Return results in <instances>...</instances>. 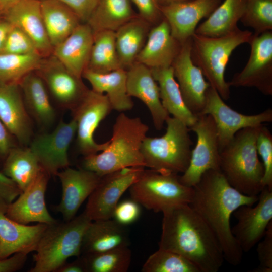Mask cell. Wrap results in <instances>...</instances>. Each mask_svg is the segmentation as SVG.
<instances>
[{"label":"cell","mask_w":272,"mask_h":272,"mask_svg":"<svg viewBox=\"0 0 272 272\" xmlns=\"http://www.w3.org/2000/svg\"><path fill=\"white\" fill-rule=\"evenodd\" d=\"M258 199V196L244 195L232 187L219 170L207 171L193 187L189 205L217 238L224 260L233 266L241 262L243 252L231 231V215L240 207L254 205Z\"/></svg>","instance_id":"obj_1"},{"label":"cell","mask_w":272,"mask_h":272,"mask_svg":"<svg viewBox=\"0 0 272 272\" xmlns=\"http://www.w3.org/2000/svg\"><path fill=\"white\" fill-rule=\"evenodd\" d=\"M159 248L177 253L199 272H217L225 260L221 246L210 228L189 204L162 212Z\"/></svg>","instance_id":"obj_2"},{"label":"cell","mask_w":272,"mask_h":272,"mask_svg":"<svg viewBox=\"0 0 272 272\" xmlns=\"http://www.w3.org/2000/svg\"><path fill=\"white\" fill-rule=\"evenodd\" d=\"M149 129L140 118L121 112L115 119L107 147L84 157L82 168L102 177L127 167H145L141 147Z\"/></svg>","instance_id":"obj_3"},{"label":"cell","mask_w":272,"mask_h":272,"mask_svg":"<svg viewBox=\"0 0 272 272\" xmlns=\"http://www.w3.org/2000/svg\"><path fill=\"white\" fill-rule=\"evenodd\" d=\"M262 125L240 130L220 151V171L232 187L248 196H258L264 188V167L256 147Z\"/></svg>","instance_id":"obj_4"},{"label":"cell","mask_w":272,"mask_h":272,"mask_svg":"<svg viewBox=\"0 0 272 272\" xmlns=\"http://www.w3.org/2000/svg\"><path fill=\"white\" fill-rule=\"evenodd\" d=\"M253 33L238 28L226 35L208 37L194 33L191 37V57L210 86L224 100L230 98V86L225 79V72L233 51L248 43Z\"/></svg>","instance_id":"obj_5"},{"label":"cell","mask_w":272,"mask_h":272,"mask_svg":"<svg viewBox=\"0 0 272 272\" xmlns=\"http://www.w3.org/2000/svg\"><path fill=\"white\" fill-rule=\"evenodd\" d=\"M92 221L84 212L71 220L49 225L33 255L30 272H56L71 257L81 255L85 232Z\"/></svg>","instance_id":"obj_6"},{"label":"cell","mask_w":272,"mask_h":272,"mask_svg":"<svg viewBox=\"0 0 272 272\" xmlns=\"http://www.w3.org/2000/svg\"><path fill=\"white\" fill-rule=\"evenodd\" d=\"M165 123L164 134L146 137L142 143L145 167L161 173L182 174L189 166L192 149L190 129L173 117L169 116Z\"/></svg>","instance_id":"obj_7"},{"label":"cell","mask_w":272,"mask_h":272,"mask_svg":"<svg viewBox=\"0 0 272 272\" xmlns=\"http://www.w3.org/2000/svg\"><path fill=\"white\" fill-rule=\"evenodd\" d=\"M179 176L145 169L129 188L131 199L156 213L189 204L193 187L183 184Z\"/></svg>","instance_id":"obj_8"},{"label":"cell","mask_w":272,"mask_h":272,"mask_svg":"<svg viewBox=\"0 0 272 272\" xmlns=\"http://www.w3.org/2000/svg\"><path fill=\"white\" fill-rule=\"evenodd\" d=\"M189 129L195 133L196 143L192 149L189 166L179 179L184 185L193 187L207 171L220 170V150L216 124L211 115H197Z\"/></svg>","instance_id":"obj_9"},{"label":"cell","mask_w":272,"mask_h":272,"mask_svg":"<svg viewBox=\"0 0 272 272\" xmlns=\"http://www.w3.org/2000/svg\"><path fill=\"white\" fill-rule=\"evenodd\" d=\"M113 110L105 94L89 90L77 106L72 111L77 124V144L84 157L104 150L109 140L97 143L94 133L100 123Z\"/></svg>","instance_id":"obj_10"},{"label":"cell","mask_w":272,"mask_h":272,"mask_svg":"<svg viewBox=\"0 0 272 272\" xmlns=\"http://www.w3.org/2000/svg\"><path fill=\"white\" fill-rule=\"evenodd\" d=\"M144 168L127 167L102 176L88 198L84 211L86 215L91 221L112 218L120 198L139 178Z\"/></svg>","instance_id":"obj_11"},{"label":"cell","mask_w":272,"mask_h":272,"mask_svg":"<svg viewBox=\"0 0 272 272\" xmlns=\"http://www.w3.org/2000/svg\"><path fill=\"white\" fill-rule=\"evenodd\" d=\"M201 114H209L216 126L220 151L229 144L240 130L272 121V109L255 115H245L228 106L211 86L207 91L205 105Z\"/></svg>","instance_id":"obj_12"},{"label":"cell","mask_w":272,"mask_h":272,"mask_svg":"<svg viewBox=\"0 0 272 272\" xmlns=\"http://www.w3.org/2000/svg\"><path fill=\"white\" fill-rule=\"evenodd\" d=\"M251 52L242 70L236 73L229 85L254 87L262 94L272 95V31L252 35L248 43Z\"/></svg>","instance_id":"obj_13"},{"label":"cell","mask_w":272,"mask_h":272,"mask_svg":"<svg viewBox=\"0 0 272 272\" xmlns=\"http://www.w3.org/2000/svg\"><path fill=\"white\" fill-rule=\"evenodd\" d=\"M256 202L255 206H242L233 213L237 223L231 231L243 252L257 245L272 222V189L264 187Z\"/></svg>","instance_id":"obj_14"},{"label":"cell","mask_w":272,"mask_h":272,"mask_svg":"<svg viewBox=\"0 0 272 272\" xmlns=\"http://www.w3.org/2000/svg\"><path fill=\"white\" fill-rule=\"evenodd\" d=\"M76 130L73 119L68 122L61 120L53 131L39 134L31 141L29 148L42 168L50 176H56L69 167L68 150Z\"/></svg>","instance_id":"obj_15"},{"label":"cell","mask_w":272,"mask_h":272,"mask_svg":"<svg viewBox=\"0 0 272 272\" xmlns=\"http://www.w3.org/2000/svg\"><path fill=\"white\" fill-rule=\"evenodd\" d=\"M191 50V38L182 43L171 66L186 106L197 116L202 114L210 85L200 69L193 63Z\"/></svg>","instance_id":"obj_16"},{"label":"cell","mask_w":272,"mask_h":272,"mask_svg":"<svg viewBox=\"0 0 272 272\" xmlns=\"http://www.w3.org/2000/svg\"><path fill=\"white\" fill-rule=\"evenodd\" d=\"M50 176L41 168L32 183L13 201L7 205L6 215L23 224L38 222L50 225L56 222L48 212L45 200Z\"/></svg>","instance_id":"obj_17"},{"label":"cell","mask_w":272,"mask_h":272,"mask_svg":"<svg viewBox=\"0 0 272 272\" xmlns=\"http://www.w3.org/2000/svg\"><path fill=\"white\" fill-rule=\"evenodd\" d=\"M36 72L41 77L57 103L72 111L88 89L52 54L43 58Z\"/></svg>","instance_id":"obj_18"},{"label":"cell","mask_w":272,"mask_h":272,"mask_svg":"<svg viewBox=\"0 0 272 272\" xmlns=\"http://www.w3.org/2000/svg\"><path fill=\"white\" fill-rule=\"evenodd\" d=\"M221 0H187L160 5L173 37L181 43L191 38L200 21L208 18Z\"/></svg>","instance_id":"obj_19"},{"label":"cell","mask_w":272,"mask_h":272,"mask_svg":"<svg viewBox=\"0 0 272 272\" xmlns=\"http://www.w3.org/2000/svg\"><path fill=\"white\" fill-rule=\"evenodd\" d=\"M62 187V196L55 210L60 213L64 221L74 218L82 203L93 192L101 176L84 169L69 167L59 171L56 175Z\"/></svg>","instance_id":"obj_20"},{"label":"cell","mask_w":272,"mask_h":272,"mask_svg":"<svg viewBox=\"0 0 272 272\" xmlns=\"http://www.w3.org/2000/svg\"><path fill=\"white\" fill-rule=\"evenodd\" d=\"M0 119L22 145L30 144L32 122L19 84L0 82Z\"/></svg>","instance_id":"obj_21"},{"label":"cell","mask_w":272,"mask_h":272,"mask_svg":"<svg viewBox=\"0 0 272 272\" xmlns=\"http://www.w3.org/2000/svg\"><path fill=\"white\" fill-rule=\"evenodd\" d=\"M7 203L0 201V259L17 253L35 251L48 224L27 225L16 222L5 214Z\"/></svg>","instance_id":"obj_22"},{"label":"cell","mask_w":272,"mask_h":272,"mask_svg":"<svg viewBox=\"0 0 272 272\" xmlns=\"http://www.w3.org/2000/svg\"><path fill=\"white\" fill-rule=\"evenodd\" d=\"M126 87L129 96L138 98L146 105L155 128L161 130L170 116L162 105L159 86L151 69L135 61L126 70Z\"/></svg>","instance_id":"obj_23"},{"label":"cell","mask_w":272,"mask_h":272,"mask_svg":"<svg viewBox=\"0 0 272 272\" xmlns=\"http://www.w3.org/2000/svg\"><path fill=\"white\" fill-rule=\"evenodd\" d=\"M3 15L30 37L42 57L52 55L53 48L43 21L40 0H20Z\"/></svg>","instance_id":"obj_24"},{"label":"cell","mask_w":272,"mask_h":272,"mask_svg":"<svg viewBox=\"0 0 272 272\" xmlns=\"http://www.w3.org/2000/svg\"><path fill=\"white\" fill-rule=\"evenodd\" d=\"M181 44L173 37L168 22L163 19L149 32L135 61L150 69L171 66Z\"/></svg>","instance_id":"obj_25"},{"label":"cell","mask_w":272,"mask_h":272,"mask_svg":"<svg viewBox=\"0 0 272 272\" xmlns=\"http://www.w3.org/2000/svg\"><path fill=\"white\" fill-rule=\"evenodd\" d=\"M94 34L87 23H81L64 40L53 48L54 56L71 73L82 78L86 69Z\"/></svg>","instance_id":"obj_26"},{"label":"cell","mask_w":272,"mask_h":272,"mask_svg":"<svg viewBox=\"0 0 272 272\" xmlns=\"http://www.w3.org/2000/svg\"><path fill=\"white\" fill-rule=\"evenodd\" d=\"M128 232L125 226L113 219L92 221L84 236L81 254L99 253L128 246Z\"/></svg>","instance_id":"obj_27"},{"label":"cell","mask_w":272,"mask_h":272,"mask_svg":"<svg viewBox=\"0 0 272 272\" xmlns=\"http://www.w3.org/2000/svg\"><path fill=\"white\" fill-rule=\"evenodd\" d=\"M19 85L30 117L41 127L51 126L56 119V112L41 77L36 71L31 72L24 77Z\"/></svg>","instance_id":"obj_28"},{"label":"cell","mask_w":272,"mask_h":272,"mask_svg":"<svg viewBox=\"0 0 272 272\" xmlns=\"http://www.w3.org/2000/svg\"><path fill=\"white\" fill-rule=\"evenodd\" d=\"M82 77L89 82L92 90L106 93L113 110L123 112L133 108L134 103L127 91L126 70L100 73L86 69Z\"/></svg>","instance_id":"obj_29"},{"label":"cell","mask_w":272,"mask_h":272,"mask_svg":"<svg viewBox=\"0 0 272 272\" xmlns=\"http://www.w3.org/2000/svg\"><path fill=\"white\" fill-rule=\"evenodd\" d=\"M157 82L163 106L169 114L190 128L196 122L197 116L186 106L172 66L150 69Z\"/></svg>","instance_id":"obj_30"},{"label":"cell","mask_w":272,"mask_h":272,"mask_svg":"<svg viewBox=\"0 0 272 272\" xmlns=\"http://www.w3.org/2000/svg\"><path fill=\"white\" fill-rule=\"evenodd\" d=\"M45 28L54 48L82 23L77 14L60 0H40Z\"/></svg>","instance_id":"obj_31"},{"label":"cell","mask_w":272,"mask_h":272,"mask_svg":"<svg viewBox=\"0 0 272 272\" xmlns=\"http://www.w3.org/2000/svg\"><path fill=\"white\" fill-rule=\"evenodd\" d=\"M247 0H224L198 27L195 33L208 37H220L239 28Z\"/></svg>","instance_id":"obj_32"},{"label":"cell","mask_w":272,"mask_h":272,"mask_svg":"<svg viewBox=\"0 0 272 272\" xmlns=\"http://www.w3.org/2000/svg\"><path fill=\"white\" fill-rule=\"evenodd\" d=\"M148 33V22L137 16L115 31L116 48L122 68L126 70L136 61Z\"/></svg>","instance_id":"obj_33"},{"label":"cell","mask_w":272,"mask_h":272,"mask_svg":"<svg viewBox=\"0 0 272 272\" xmlns=\"http://www.w3.org/2000/svg\"><path fill=\"white\" fill-rule=\"evenodd\" d=\"M135 17L130 0H98L86 23L94 34L105 30L115 32Z\"/></svg>","instance_id":"obj_34"},{"label":"cell","mask_w":272,"mask_h":272,"mask_svg":"<svg viewBox=\"0 0 272 272\" xmlns=\"http://www.w3.org/2000/svg\"><path fill=\"white\" fill-rule=\"evenodd\" d=\"M41 168L29 147L15 146L4 159L3 173L12 179L22 192L34 180Z\"/></svg>","instance_id":"obj_35"},{"label":"cell","mask_w":272,"mask_h":272,"mask_svg":"<svg viewBox=\"0 0 272 272\" xmlns=\"http://www.w3.org/2000/svg\"><path fill=\"white\" fill-rule=\"evenodd\" d=\"M121 68L115 45V32L105 30L95 33L86 69L106 73Z\"/></svg>","instance_id":"obj_36"},{"label":"cell","mask_w":272,"mask_h":272,"mask_svg":"<svg viewBox=\"0 0 272 272\" xmlns=\"http://www.w3.org/2000/svg\"><path fill=\"white\" fill-rule=\"evenodd\" d=\"M81 255L87 272H126L130 266L132 255L128 246H124Z\"/></svg>","instance_id":"obj_37"},{"label":"cell","mask_w":272,"mask_h":272,"mask_svg":"<svg viewBox=\"0 0 272 272\" xmlns=\"http://www.w3.org/2000/svg\"><path fill=\"white\" fill-rule=\"evenodd\" d=\"M43 58L38 54H1L0 82L19 84L27 75L39 69Z\"/></svg>","instance_id":"obj_38"},{"label":"cell","mask_w":272,"mask_h":272,"mask_svg":"<svg viewBox=\"0 0 272 272\" xmlns=\"http://www.w3.org/2000/svg\"><path fill=\"white\" fill-rule=\"evenodd\" d=\"M143 272H199L189 260L175 252L160 249L152 254L142 268Z\"/></svg>","instance_id":"obj_39"},{"label":"cell","mask_w":272,"mask_h":272,"mask_svg":"<svg viewBox=\"0 0 272 272\" xmlns=\"http://www.w3.org/2000/svg\"><path fill=\"white\" fill-rule=\"evenodd\" d=\"M240 21L251 28L254 35L272 31V0H247Z\"/></svg>","instance_id":"obj_40"},{"label":"cell","mask_w":272,"mask_h":272,"mask_svg":"<svg viewBox=\"0 0 272 272\" xmlns=\"http://www.w3.org/2000/svg\"><path fill=\"white\" fill-rule=\"evenodd\" d=\"M256 147L264 167L263 187L272 189V134L263 125L259 129Z\"/></svg>","instance_id":"obj_41"},{"label":"cell","mask_w":272,"mask_h":272,"mask_svg":"<svg viewBox=\"0 0 272 272\" xmlns=\"http://www.w3.org/2000/svg\"><path fill=\"white\" fill-rule=\"evenodd\" d=\"M3 53L39 54L30 37L20 29L14 26L7 36Z\"/></svg>","instance_id":"obj_42"},{"label":"cell","mask_w":272,"mask_h":272,"mask_svg":"<svg viewBox=\"0 0 272 272\" xmlns=\"http://www.w3.org/2000/svg\"><path fill=\"white\" fill-rule=\"evenodd\" d=\"M256 251L259 264L253 272L272 271V222L263 238L257 244Z\"/></svg>","instance_id":"obj_43"},{"label":"cell","mask_w":272,"mask_h":272,"mask_svg":"<svg viewBox=\"0 0 272 272\" xmlns=\"http://www.w3.org/2000/svg\"><path fill=\"white\" fill-rule=\"evenodd\" d=\"M140 206L132 199L118 202L114 211L112 218L124 226L131 224L139 218Z\"/></svg>","instance_id":"obj_44"},{"label":"cell","mask_w":272,"mask_h":272,"mask_svg":"<svg viewBox=\"0 0 272 272\" xmlns=\"http://www.w3.org/2000/svg\"><path fill=\"white\" fill-rule=\"evenodd\" d=\"M137 8L140 17L148 22H154L162 16L157 0H130Z\"/></svg>","instance_id":"obj_45"},{"label":"cell","mask_w":272,"mask_h":272,"mask_svg":"<svg viewBox=\"0 0 272 272\" xmlns=\"http://www.w3.org/2000/svg\"><path fill=\"white\" fill-rule=\"evenodd\" d=\"M60 1L68 6L83 23L87 22L98 1V0Z\"/></svg>","instance_id":"obj_46"},{"label":"cell","mask_w":272,"mask_h":272,"mask_svg":"<svg viewBox=\"0 0 272 272\" xmlns=\"http://www.w3.org/2000/svg\"><path fill=\"white\" fill-rule=\"evenodd\" d=\"M22 192L16 183L0 172V201L7 204L13 201Z\"/></svg>","instance_id":"obj_47"},{"label":"cell","mask_w":272,"mask_h":272,"mask_svg":"<svg viewBox=\"0 0 272 272\" xmlns=\"http://www.w3.org/2000/svg\"><path fill=\"white\" fill-rule=\"evenodd\" d=\"M27 254L17 253L0 259V272H14L21 269L27 259Z\"/></svg>","instance_id":"obj_48"},{"label":"cell","mask_w":272,"mask_h":272,"mask_svg":"<svg viewBox=\"0 0 272 272\" xmlns=\"http://www.w3.org/2000/svg\"><path fill=\"white\" fill-rule=\"evenodd\" d=\"M13 136L0 119V157L5 158L11 149L15 146Z\"/></svg>","instance_id":"obj_49"},{"label":"cell","mask_w":272,"mask_h":272,"mask_svg":"<svg viewBox=\"0 0 272 272\" xmlns=\"http://www.w3.org/2000/svg\"><path fill=\"white\" fill-rule=\"evenodd\" d=\"M56 272H87L83 257L80 255L72 262H65L57 270Z\"/></svg>","instance_id":"obj_50"},{"label":"cell","mask_w":272,"mask_h":272,"mask_svg":"<svg viewBox=\"0 0 272 272\" xmlns=\"http://www.w3.org/2000/svg\"><path fill=\"white\" fill-rule=\"evenodd\" d=\"M12 26L5 19L0 20V54L3 53L7 36Z\"/></svg>","instance_id":"obj_51"},{"label":"cell","mask_w":272,"mask_h":272,"mask_svg":"<svg viewBox=\"0 0 272 272\" xmlns=\"http://www.w3.org/2000/svg\"><path fill=\"white\" fill-rule=\"evenodd\" d=\"M20 0H0V10L2 15Z\"/></svg>","instance_id":"obj_52"},{"label":"cell","mask_w":272,"mask_h":272,"mask_svg":"<svg viewBox=\"0 0 272 272\" xmlns=\"http://www.w3.org/2000/svg\"><path fill=\"white\" fill-rule=\"evenodd\" d=\"M160 5L168 4L172 3L187 1V0H157Z\"/></svg>","instance_id":"obj_53"},{"label":"cell","mask_w":272,"mask_h":272,"mask_svg":"<svg viewBox=\"0 0 272 272\" xmlns=\"http://www.w3.org/2000/svg\"><path fill=\"white\" fill-rule=\"evenodd\" d=\"M1 15H2V12H1V10H0V16H1Z\"/></svg>","instance_id":"obj_54"}]
</instances>
